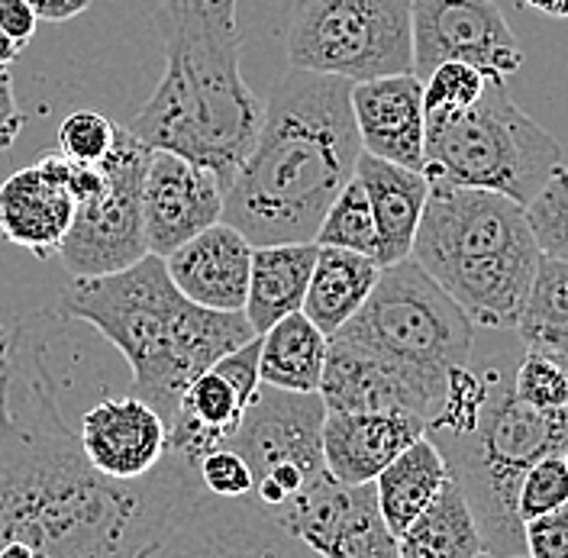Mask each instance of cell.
I'll use <instances>...</instances> for the list:
<instances>
[{
  "mask_svg": "<svg viewBox=\"0 0 568 558\" xmlns=\"http://www.w3.org/2000/svg\"><path fill=\"white\" fill-rule=\"evenodd\" d=\"M204 494L169 449L140 481L101 475L69 426L45 346L23 326L0 352V558H145Z\"/></svg>",
  "mask_w": 568,
  "mask_h": 558,
  "instance_id": "1",
  "label": "cell"
},
{
  "mask_svg": "<svg viewBox=\"0 0 568 558\" xmlns=\"http://www.w3.org/2000/svg\"><path fill=\"white\" fill-rule=\"evenodd\" d=\"M358 155L353 81L287 69L265 101L248 159L226 187L223 220L252 245L317 243Z\"/></svg>",
  "mask_w": 568,
  "mask_h": 558,
  "instance_id": "2",
  "label": "cell"
},
{
  "mask_svg": "<svg viewBox=\"0 0 568 558\" xmlns=\"http://www.w3.org/2000/svg\"><path fill=\"white\" fill-rule=\"evenodd\" d=\"M165 69L130 133L207 165L233 184L262 130L265 104L243 78L236 0H159Z\"/></svg>",
  "mask_w": 568,
  "mask_h": 558,
  "instance_id": "3",
  "label": "cell"
},
{
  "mask_svg": "<svg viewBox=\"0 0 568 558\" xmlns=\"http://www.w3.org/2000/svg\"><path fill=\"white\" fill-rule=\"evenodd\" d=\"M59 316L94 326L126 358L133 394L169 426L187 384L258 336L246 311L223 314L187 301L165 258L152 252L126 272L71 281L59 297Z\"/></svg>",
  "mask_w": 568,
  "mask_h": 558,
  "instance_id": "4",
  "label": "cell"
},
{
  "mask_svg": "<svg viewBox=\"0 0 568 558\" xmlns=\"http://www.w3.org/2000/svg\"><path fill=\"white\" fill-rule=\"evenodd\" d=\"M410 258L475 326L517 329L542 252L524 204L495 191L429 181Z\"/></svg>",
  "mask_w": 568,
  "mask_h": 558,
  "instance_id": "5",
  "label": "cell"
},
{
  "mask_svg": "<svg viewBox=\"0 0 568 558\" xmlns=\"http://www.w3.org/2000/svg\"><path fill=\"white\" fill-rule=\"evenodd\" d=\"M514 368L517 362H507V355L488 358L481 365L488 390L475 423L456 436H429L475 510L485 552L495 558L527 552L517 517L520 481L536 461L568 449V407L536 410L524 404L514 390Z\"/></svg>",
  "mask_w": 568,
  "mask_h": 558,
  "instance_id": "6",
  "label": "cell"
},
{
  "mask_svg": "<svg viewBox=\"0 0 568 558\" xmlns=\"http://www.w3.org/2000/svg\"><path fill=\"white\" fill-rule=\"evenodd\" d=\"M471 326L459 304L407 258L382 268L368 304L336 336H346L390 365L424 397L433 419L446 397L449 375L471 358Z\"/></svg>",
  "mask_w": 568,
  "mask_h": 558,
  "instance_id": "7",
  "label": "cell"
},
{
  "mask_svg": "<svg viewBox=\"0 0 568 558\" xmlns=\"http://www.w3.org/2000/svg\"><path fill=\"white\" fill-rule=\"evenodd\" d=\"M562 165V145L514 104L507 78L495 74L478 104L446 116H426L429 181L495 191L530 204Z\"/></svg>",
  "mask_w": 568,
  "mask_h": 558,
  "instance_id": "8",
  "label": "cell"
},
{
  "mask_svg": "<svg viewBox=\"0 0 568 558\" xmlns=\"http://www.w3.org/2000/svg\"><path fill=\"white\" fill-rule=\"evenodd\" d=\"M284 52L287 69L353 84L414 74V0H297Z\"/></svg>",
  "mask_w": 568,
  "mask_h": 558,
  "instance_id": "9",
  "label": "cell"
},
{
  "mask_svg": "<svg viewBox=\"0 0 568 558\" xmlns=\"http://www.w3.org/2000/svg\"><path fill=\"white\" fill-rule=\"evenodd\" d=\"M323 419L326 404L320 394H291L262 384L252 397L230 446L252 468L248 497L272 517L329 475L323 461Z\"/></svg>",
  "mask_w": 568,
  "mask_h": 558,
  "instance_id": "10",
  "label": "cell"
},
{
  "mask_svg": "<svg viewBox=\"0 0 568 558\" xmlns=\"http://www.w3.org/2000/svg\"><path fill=\"white\" fill-rule=\"evenodd\" d=\"M152 162V145L116 130V142L104 159L106 187L74 207L69 236L59 258L71 278H101L133 268L149 255L142 220V184Z\"/></svg>",
  "mask_w": 568,
  "mask_h": 558,
  "instance_id": "11",
  "label": "cell"
},
{
  "mask_svg": "<svg viewBox=\"0 0 568 558\" xmlns=\"http://www.w3.org/2000/svg\"><path fill=\"white\" fill-rule=\"evenodd\" d=\"M145 558H323L287 532L252 497L201 494L175 517Z\"/></svg>",
  "mask_w": 568,
  "mask_h": 558,
  "instance_id": "12",
  "label": "cell"
},
{
  "mask_svg": "<svg viewBox=\"0 0 568 558\" xmlns=\"http://www.w3.org/2000/svg\"><path fill=\"white\" fill-rule=\"evenodd\" d=\"M443 62L510 78L524 49L495 0H414V74L424 81Z\"/></svg>",
  "mask_w": 568,
  "mask_h": 558,
  "instance_id": "13",
  "label": "cell"
},
{
  "mask_svg": "<svg viewBox=\"0 0 568 558\" xmlns=\"http://www.w3.org/2000/svg\"><path fill=\"white\" fill-rule=\"evenodd\" d=\"M275 520L323 558H400L375 485H343L323 475Z\"/></svg>",
  "mask_w": 568,
  "mask_h": 558,
  "instance_id": "14",
  "label": "cell"
},
{
  "mask_svg": "<svg viewBox=\"0 0 568 558\" xmlns=\"http://www.w3.org/2000/svg\"><path fill=\"white\" fill-rule=\"evenodd\" d=\"M226 181L207 165H197L169 149H152L142 184L145 245L152 255L169 258L197 233L223 220Z\"/></svg>",
  "mask_w": 568,
  "mask_h": 558,
  "instance_id": "15",
  "label": "cell"
},
{
  "mask_svg": "<svg viewBox=\"0 0 568 558\" xmlns=\"http://www.w3.org/2000/svg\"><path fill=\"white\" fill-rule=\"evenodd\" d=\"M78 436L91 465L116 481H140L169 455V423L136 394L101 397L81 417Z\"/></svg>",
  "mask_w": 568,
  "mask_h": 558,
  "instance_id": "16",
  "label": "cell"
},
{
  "mask_svg": "<svg viewBox=\"0 0 568 558\" xmlns=\"http://www.w3.org/2000/svg\"><path fill=\"white\" fill-rule=\"evenodd\" d=\"M353 113L362 152L424 172L426 113L424 81L417 74H390L353 84Z\"/></svg>",
  "mask_w": 568,
  "mask_h": 558,
  "instance_id": "17",
  "label": "cell"
},
{
  "mask_svg": "<svg viewBox=\"0 0 568 558\" xmlns=\"http://www.w3.org/2000/svg\"><path fill=\"white\" fill-rule=\"evenodd\" d=\"M252 255L255 245L236 226L220 220L216 226L197 233L191 243L175 248L165 258V268L187 301L207 311L240 314L246 311L248 301Z\"/></svg>",
  "mask_w": 568,
  "mask_h": 558,
  "instance_id": "18",
  "label": "cell"
},
{
  "mask_svg": "<svg viewBox=\"0 0 568 558\" xmlns=\"http://www.w3.org/2000/svg\"><path fill=\"white\" fill-rule=\"evenodd\" d=\"M426 436V419L397 410L329 414L323 419V461L343 485H375L397 455Z\"/></svg>",
  "mask_w": 568,
  "mask_h": 558,
  "instance_id": "19",
  "label": "cell"
},
{
  "mask_svg": "<svg viewBox=\"0 0 568 558\" xmlns=\"http://www.w3.org/2000/svg\"><path fill=\"white\" fill-rule=\"evenodd\" d=\"M320 400L329 414H358V410H397L429 419L424 397L404 382L390 365L372 352L333 336L326 352V368L320 382Z\"/></svg>",
  "mask_w": 568,
  "mask_h": 558,
  "instance_id": "20",
  "label": "cell"
},
{
  "mask_svg": "<svg viewBox=\"0 0 568 558\" xmlns=\"http://www.w3.org/2000/svg\"><path fill=\"white\" fill-rule=\"evenodd\" d=\"M74 220V201L39 165L0 181V236L36 258H59Z\"/></svg>",
  "mask_w": 568,
  "mask_h": 558,
  "instance_id": "21",
  "label": "cell"
},
{
  "mask_svg": "<svg viewBox=\"0 0 568 558\" xmlns=\"http://www.w3.org/2000/svg\"><path fill=\"white\" fill-rule=\"evenodd\" d=\"M355 177L362 181L375 210L378 240H382V258H378L382 268L407 262L429 201V177L424 172L375 159L368 152L358 155Z\"/></svg>",
  "mask_w": 568,
  "mask_h": 558,
  "instance_id": "22",
  "label": "cell"
},
{
  "mask_svg": "<svg viewBox=\"0 0 568 558\" xmlns=\"http://www.w3.org/2000/svg\"><path fill=\"white\" fill-rule=\"evenodd\" d=\"M248 404L252 400L223 372L207 368L181 394L178 414L169 426V449L197 465L207 453L233 443Z\"/></svg>",
  "mask_w": 568,
  "mask_h": 558,
  "instance_id": "23",
  "label": "cell"
},
{
  "mask_svg": "<svg viewBox=\"0 0 568 558\" xmlns=\"http://www.w3.org/2000/svg\"><path fill=\"white\" fill-rule=\"evenodd\" d=\"M317 255V243L255 245L246 316L258 336L282 323L284 316L304 311Z\"/></svg>",
  "mask_w": 568,
  "mask_h": 558,
  "instance_id": "24",
  "label": "cell"
},
{
  "mask_svg": "<svg viewBox=\"0 0 568 558\" xmlns=\"http://www.w3.org/2000/svg\"><path fill=\"white\" fill-rule=\"evenodd\" d=\"M378 278H382V265L375 258L349 248L320 245L304 314L333 339L368 304Z\"/></svg>",
  "mask_w": 568,
  "mask_h": 558,
  "instance_id": "25",
  "label": "cell"
},
{
  "mask_svg": "<svg viewBox=\"0 0 568 558\" xmlns=\"http://www.w3.org/2000/svg\"><path fill=\"white\" fill-rule=\"evenodd\" d=\"M329 336L311 316L291 314L262 333L258 352V378L268 387L291 394H317L326 368Z\"/></svg>",
  "mask_w": 568,
  "mask_h": 558,
  "instance_id": "26",
  "label": "cell"
},
{
  "mask_svg": "<svg viewBox=\"0 0 568 558\" xmlns=\"http://www.w3.org/2000/svg\"><path fill=\"white\" fill-rule=\"evenodd\" d=\"M397 549L400 558H478L485 552L481 526L453 475L436 500L397 536Z\"/></svg>",
  "mask_w": 568,
  "mask_h": 558,
  "instance_id": "27",
  "label": "cell"
},
{
  "mask_svg": "<svg viewBox=\"0 0 568 558\" xmlns=\"http://www.w3.org/2000/svg\"><path fill=\"white\" fill-rule=\"evenodd\" d=\"M446 481H449V461L436 449V443L429 436L417 439L414 446H407L397 455L375 481L378 507L385 514L390 532L400 536L414 524L436 500V494L443 490Z\"/></svg>",
  "mask_w": 568,
  "mask_h": 558,
  "instance_id": "28",
  "label": "cell"
},
{
  "mask_svg": "<svg viewBox=\"0 0 568 558\" xmlns=\"http://www.w3.org/2000/svg\"><path fill=\"white\" fill-rule=\"evenodd\" d=\"M514 333L524 349L568 362V262L549 255L539 258L536 278Z\"/></svg>",
  "mask_w": 568,
  "mask_h": 558,
  "instance_id": "29",
  "label": "cell"
},
{
  "mask_svg": "<svg viewBox=\"0 0 568 558\" xmlns=\"http://www.w3.org/2000/svg\"><path fill=\"white\" fill-rule=\"evenodd\" d=\"M317 245L349 248V252L368 255L375 262L382 258V240H378L375 210H372V201H368V194H365L358 177H353L343 187V194L336 197V204L326 210V216L320 223Z\"/></svg>",
  "mask_w": 568,
  "mask_h": 558,
  "instance_id": "30",
  "label": "cell"
},
{
  "mask_svg": "<svg viewBox=\"0 0 568 558\" xmlns=\"http://www.w3.org/2000/svg\"><path fill=\"white\" fill-rule=\"evenodd\" d=\"M495 74L475 69L468 62H443L424 78V113L426 116H446L459 113L481 101Z\"/></svg>",
  "mask_w": 568,
  "mask_h": 558,
  "instance_id": "31",
  "label": "cell"
},
{
  "mask_svg": "<svg viewBox=\"0 0 568 558\" xmlns=\"http://www.w3.org/2000/svg\"><path fill=\"white\" fill-rule=\"evenodd\" d=\"M527 220L539 252L568 262V165H559L527 204Z\"/></svg>",
  "mask_w": 568,
  "mask_h": 558,
  "instance_id": "32",
  "label": "cell"
},
{
  "mask_svg": "<svg viewBox=\"0 0 568 558\" xmlns=\"http://www.w3.org/2000/svg\"><path fill=\"white\" fill-rule=\"evenodd\" d=\"M514 390L524 404L536 410H566L568 362L527 349L514 368Z\"/></svg>",
  "mask_w": 568,
  "mask_h": 558,
  "instance_id": "33",
  "label": "cell"
},
{
  "mask_svg": "<svg viewBox=\"0 0 568 558\" xmlns=\"http://www.w3.org/2000/svg\"><path fill=\"white\" fill-rule=\"evenodd\" d=\"M568 504V465L566 455H549L536 461L524 475L517 490V517L520 524H530L542 514H552Z\"/></svg>",
  "mask_w": 568,
  "mask_h": 558,
  "instance_id": "34",
  "label": "cell"
},
{
  "mask_svg": "<svg viewBox=\"0 0 568 558\" xmlns=\"http://www.w3.org/2000/svg\"><path fill=\"white\" fill-rule=\"evenodd\" d=\"M116 130L98 110H74L59 123V152L84 165H101L116 142Z\"/></svg>",
  "mask_w": 568,
  "mask_h": 558,
  "instance_id": "35",
  "label": "cell"
},
{
  "mask_svg": "<svg viewBox=\"0 0 568 558\" xmlns=\"http://www.w3.org/2000/svg\"><path fill=\"white\" fill-rule=\"evenodd\" d=\"M197 475H201L204 490L213 497L240 500V497L252 494V468L233 446H223V449H213V453L204 455L197 461Z\"/></svg>",
  "mask_w": 568,
  "mask_h": 558,
  "instance_id": "36",
  "label": "cell"
},
{
  "mask_svg": "<svg viewBox=\"0 0 568 558\" xmlns=\"http://www.w3.org/2000/svg\"><path fill=\"white\" fill-rule=\"evenodd\" d=\"M524 542L530 558H568V504L524 524Z\"/></svg>",
  "mask_w": 568,
  "mask_h": 558,
  "instance_id": "37",
  "label": "cell"
},
{
  "mask_svg": "<svg viewBox=\"0 0 568 558\" xmlns=\"http://www.w3.org/2000/svg\"><path fill=\"white\" fill-rule=\"evenodd\" d=\"M23 126H27V113H23L20 101H17L13 71L0 69V152L17 145Z\"/></svg>",
  "mask_w": 568,
  "mask_h": 558,
  "instance_id": "38",
  "label": "cell"
},
{
  "mask_svg": "<svg viewBox=\"0 0 568 558\" xmlns=\"http://www.w3.org/2000/svg\"><path fill=\"white\" fill-rule=\"evenodd\" d=\"M36 27H39V17L27 0H0V30L13 42L27 45L36 35Z\"/></svg>",
  "mask_w": 568,
  "mask_h": 558,
  "instance_id": "39",
  "label": "cell"
},
{
  "mask_svg": "<svg viewBox=\"0 0 568 558\" xmlns=\"http://www.w3.org/2000/svg\"><path fill=\"white\" fill-rule=\"evenodd\" d=\"M27 3L36 10L39 23H69L91 7V0H27Z\"/></svg>",
  "mask_w": 568,
  "mask_h": 558,
  "instance_id": "40",
  "label": "cell"
},
{
  "mask_svg": "<svg viewBox=\"0 0 568 558\" xmlns=\"http://www.w3.org/2000/svg\"><path fill=\"white\" fill-rule=\"evenodd\" d=\"M520 3L549 20H568V0H520Z\"/></svg>",
  "mask_w": 568,
  "mask_h": 558,
  "instance_id": "41",
  "label": "cell"
},
{
  "mask_svg": "<svg viewBox=\"0 0 568 558\" xmlns=\"http://www.w3.org/2000/svg\"><path fill=\"white\" fill-rule=\"evenodd\" d=\"M20 52H23V45H20V42H13L10 35L0 30V69H10V65L20 59Z\"/></svg>",
  "mask_w": 568,
  "mask_h": 558,
  "instance_id": "42",
  "label": "cell"
},
{
  "mask_svg": "<svg viewBox=\"0 0 568 558\" xmlns=\"http://www.w3.org/2000/svg\"><path fill=\"white\" fill-rule=\"evenodd\" d=\"M3 346H7V333L0 329V352H3Z\"/></svg>",
  "mask_w": 568,
  "mask_h": 558,
  "instance_id": "43",
  "label": "cell"
},
{
  "mask_svg": "<svg viewBox=\"0 0 568 558\" xmlns=\"http://www.w3.org/2000/svg\"><path fill=\"white\" fill-rule=\"evenodd\" d=\"M478 558H495V556H491V552H481V556H478Z\"/></svg>",
  "mask_w": 568,
  "mask_h": 558,
  "instance_id": "44",
  "label": "cell"
},
{
  "mask_svg": "<svg viewBox=\"0 0 568 558\" xmlns=\"http://www.w3.org/2000/svg\"><path fill=\"white\" fill-rule=\"evenodd\" d=\"M510 558H530V556H527V552H524V556H510Z\"/></svg>",
  "mask_w": 568,
  "mask_h": 558,
  "instance_id": "45",
  "label": "cell"
},
{
  "mask_svg": "<svg viewBox=\"0 0 568 558\" xmlns=\"http://www.w3.org/2000/svg\"><path fill=\"white\" fill-rule=\"evenodd\" d=\"M566 465H568V449H566Z\"/></svg>",
  "mask_w": 568,
  "mask_h": 558,
  "instance_id": "46",
  "label": "cell"
}]
</instances>
